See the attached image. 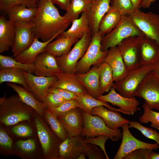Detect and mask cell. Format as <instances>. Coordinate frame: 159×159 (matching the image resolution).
I'll use <instances>...</instances> for the list:
<instances>
[{"label": "cell", "instance_id": "obj_1", "mask_svg": "<svg viewBox=\"0 0 159 159\" xmlns=\"http://www.w3.org/2000/svg\"><path fill=\"white\" fill-rule=\"evenodd\" d=\"M32 22L35 38L43 42L57 37L71 23L60 14L51 0H39L37 13Z\"/></svg>", "mask_w": 159, "mask_h": 159}, {"label": "cell", "instance_id": "obj_2", "mask_svg": "<svg viewBox=\"0 0 159 159\" xmlns=\"http://www.w3.org/2000/svg\"><path fill=\"white\" fill-rule=\"evenodd\" d=\"M142 33L128 15H122L116 26L103 37L101 41L103 51L117 46L123 40L128 37L141 35Z\"/></svg>", "mask_w": 159, "mask_h": 159}, {"label": "cell", "instance_id": "obj_3", "mask_svg": "<svg viewBox=\"0 0 159 159\" xmlns=\"http://www.w3.org/2000/svg\"><path fill=\"white\" fill-rule=\"evenodd\" d=\"M84 126L80 135L86 137L105 135L111 140L117 141L122 137L121 130H114L109 128L100 116L90 114L82 110Z\"/></svg>", "mask_w": 159, "mask_h": 159}, {"label": "cell", "instance_id": "obj_4", "mask_svg": "<svg viewBox=\"0 0 159 159\" xmlns=\"http://www.w3.org/2000/svg\"><path fill=\"white\" fill-rule=\"evenodd\" d=\"M0 103L1 108L6 111V113L1 119L5 125H14L21 121L29 120L28 106L21 100L18 95L8 98L4 96L0 98Z\"/></svg>", "mask_w": 159, "mask_h": 159}, {"label": "cell", "instance_id": "obj_5", "mask_svg": "<svg viewBox=\"0 0 159 159\" xmlns=\"http://www.w3.org/2000/svg\"><path fill=\"white\" fill-rule=\"evenodd\" d=\"M92 38L89 28L67 54L57 57L58 65L63 72L75 73L77 64L85 54Z\"/></svg>", "mask_w": 159, "mask_h": 159}, {"label": "cell", "instance_id": "obj_6", "mask_svg": "<svg viewBox=\"0 0 159 159\" xmlns=\"http://www.w3.org/2000/svg\"><path fill=\"white\" fill-rule=\"evenodd\" d=\"M156 66V64L143 65L136 69L129 71L122 80L114 83L113 87L124 97L128 98L135 97L139 86L146 75L153 70Z\"/></svg>", "mask_w": 159, "mask_h": 159}, {"label": "cell", "instance_id": "obj_7", "mask_svg": "<svg viewBox=\"0 0 159 159\" xmlns=\"http://www.w3.org/2000/svg\"><path fill=\"white\" fill-rule=\"evenodd\" d=\"M102 37L98 32L92 37L85 54L77 64L75 73H86L90 70L92 66L98 67L104 62L108 50L103 51L101 49Z\"/></svg>", "mask_w": 159, "mask_h": 159}, {"label": "cell", "instance_id": "obj_8", "mask_svg": "<svg viewBox=\"0 0 159 159\" xmlns=\"http://www.w3.org/2000/svg\"><path fill=\"white\" fill-rule=\"evenodd\" d=\"M135 96L143 99L150 109L159 110V77L153 70L147 74L140 84Z\"/></svg>", "mask_w": 159, "mask_h": 159}, {"label": "cell", "instance_id": "obj_9", "mask_svg": "<svg viewBox=\"0 0 159 159\" xmlns=\"http://www.w3.org/2000/svg\"><path fill=\"white\" fill-rule=\"evenodd\" d=\"M143 34L155 40L159 44V15L140 10L128 15Z\"/></svg>", "mask_w": 159, "mask_h": 159}, {"label": "cell", "instance_id": "obj_10", "mask_svg": "<svg viewBox=\"0 0 159 159\" xmlns=\"http://www.w3.org/2000/svg\"><path fill=\"white\" fill-rule=\"evenodd\" d=\"M117 47L128 71L136 69L142 66L138 36L125 39Z\"/></svg>", "mask_w": 159, "mask_h": 159}, {"label": "cell", "instance_id": "obj_11", "mask_svg": "<svg viewBox=\"0 0 159 159\" xmlns=\"http://www.w3.org/2000/svg\"><path fill=\"white\" fill-rule=\"evenodd\" d=\"M15 38L11 47L13 56L15 57L28 48L35 37L32 28L33 23L14 22Z\"/></svg>", "mask_w": 159, "mask_h": 159}, {"label": "cell", "instance_id": "obj_12", "mask_svg": "<svg viewBox=\"0 0 159 159\" xmlns=\"http://www.w3.org/2000/svg\"><path fill=\"white\" fill-rule=\"evenodd\" d=\"M129 123H126L121 127L122 129V140L113 159H122L127 154L138 148H148L154 150L159 148V145L157 143H148L135 138L129 130Z\"/></svg>", "mask_w": 159, "mask_h": 159}, {"label": "cell", "instance_id": "obj_13", "mask_svg": "<svg viewBox=\"0 0 159 159\" xmlns=\"http://www.w3.org/2000/svg\"><path fill=\"white\" fill-rule=\"evenodd\" d=\"M97 98L117 106L122 113L130 115H134L137 111L139 104V102L135 97H124L117 93L114 87L106 95H101Z\"/></svg>", "mask_w": 159, "mask_h": 159}, {"label": "cell", "instance_id": "obj_14", "mask_svg": "<svg viewBox=\"0 0 159 159\" xmlns=\"http://www.w3.org/2000/svg\"><path fill=\"white\" fill-rule=\"evenodd\" d=\"M56 57L46 52L40 54L37 57L34 63L35 75L53 77H57L63 73L58 65Z\"/></svg>", "mask_w": 159, "mask_h": 159}, {"label": "cell", "instance_id": "obj_15", "mask_svg": "<svg viewBox=\"0 0 159 159\" xmlns=\"http://www.w3.org/2000/svg\"><path fill=\"white\" fill-rule=\"evenodd\" d=\"M24 74L30 92L36 98L43 102L49 88L56 80L57 77L38 76L25 71Z\"/></svg>", "mask_w": 159, "mask_h": 159}, {"label": "cell", "instance_id": "obj_16", "mask_svg": "<svg viewBox=\"0 0 159 159\" xmlns=\"http://www.w3.org/2000/svg\"><path fill=\"white\" fill-rule=\"evenodd\" d=\"M57 117L68 135L72 137L80 135L84 126L82 110L80 108H74Z\"/></svg>", "mask_w": 159, "mask_h": 159}, {"label": "cell", "instance_id": "obj_17", "mask_svg": "<svg viewBox=\"0 0 159 159\" xmlns=\"http://www.w3.org/2000/svg\"><path fill=\"white\" fill-rule=\"evenodd\" d=\"M87 143L84 137L80 135L67 138L59 145V156L60 159H77L80 155L84 152Z\"/></svg>", "mask_w": 159, "mask_h": 159}, {"label": "cell", "instance_id": "obj_18", "mask_svg": "<svg viewBox=\"0 0 159 159\" xmlns=\"http://www.w3.org/2000/svg\"><path fill=\"white\" fill-rule=\"evenodd\" d=\"M142 65L156 64L159 58V44L142 34L138 36Z\"/></svg>", "mask_w": 159, "mask_h": 159}, {"label": "cell", "instance_id": "obj_19", "mask_svg": "<svg viewBox=\"0 0 159 159\" xmlns=\"http://www.w3.org/2000/svg\"><path fill=\"white\" fill-rule=\"evenodd\" d=\"M110 6V0H95L93 1L87 11L89 28L92 37L98 32L100 21Z\"/></svg>", "mask_w": 159, "mask_h": 159}, {"label": "cell", "instance_id": "obj_20", "mask_svg": "<svg viewBox=\"0 0 159 159\" xmlns=\"http://www.w3.org/2000/svg\"><path fill=\"white\" fill-rule=\"evenodd\" d=\"M107 63L111 68L114 82L122 80L127 75L128 71L117 46L110 48L104 62Z\"/></svg>", "mask_w": 159, "mask_h": 159}, {"label": "cell", "instance_id": "obj_21", "mask_svg": "<svg viewBox=\"0 0 159 159\" xmlns=\"http://www.w3.org/2000/svg\"><path fill=\"white\" fill-rule=\"evenodd\" d=\"M98 67L93 66L86 73L76 74L78 81L86 89L89 94L96 98L101 95L99 87Z\"/></svg>", "mask_w": 159, "mask_h": 159}, {"label": "cell", "instance_id": "obj_22", "mask_svg": "<svg viewBox=\"0 0 159 159\" xmlns=\"http://www.w3.org/2000/svg\"><path fill=\"white\" fill-rule=\"evenodd\" d=\"M92 113L101 117L109 128L114 130H117L124 124L130 122L123 117L119 112L110 110L103 106L94 108Z\"/></svg>", "mask_w": 159, "mask_h": 159}, {"label": "cell", "instance_id": "obj_23", "mask_svg": "<svg viewBox=\"0 0 159 159\" xmlns=\"http://www.w3.org/2000/svg\"><path fill=\"white\" fill-rule=\"evenodd\" d=\"M56 77L50 87L64 89L80 95L88 93L77 80L76 73L63 72Z\"/></svg>", "mask_w": 159, "mask_h": 159}, {"label": "cell", "instance_id": "obj_24", "mask_svg": "<svg viewBox=\"0 0 159 159\" xmlns=\"http://www.w3.org/2000/svg\"><path fill=\"white\" fill-rule=\"evenodd\" d=\"M15 38L14 22L3 15L0 17V53L7 51L12 47Z\"/></svg>", "mask_w": 159, "mask_h": 159}, {"label": "cell", "instance_id": "obj_25", "mask_svg": "<svg viewBox=\"0 0 159 159\" xmlns=\"http://www.w3.org/2000/svg\"><path fill=\"white\" fill-rule=\"evenodd\" d=\"M56 37H54L46 42H41L37 37L35 38L32 44L14 59L19 62L25 64H34L37 57L44 52L47 44Z\"/></svg>", "mask_w": 159, "mask_h": 159}, {"label": "cell", "instance_id": "obj_26", "mask_svg": "<svg viewBox=\"0 0 159 159\" xmlns=\"http://www.w3.org/2000/svg\"><path fill=\"white\" fill-rule=\"evenodd\" d=\"M79 39L69 37L58 36L55 40L49 43L44 52L58 57L67 54L73 45Z\"/></svg>", "mask_w": 159, "mask_h": 159}, {"label": "cell", "instance_id": "obj_27", "mask_svg": "<svg viewBox=\"0 0 159 159\" xmlns=\"http://www.w3.org/2000/svg\"><path fill=\"white\" fill-rule=\"evenodd\" d=\"M7 85L17 93L24 103L34 110L40 115H42L46 107L44 103L37 100L31 92L22 86L9 82H8Z\"/></svg>", "mask_w": 159, "mask_h": 159}, {"label": "cell", "instance_id": "obj_28", "mask_svg": "<svg viewBox=\"0 0 159 159\" xmlns=\"http://www.w3.org/2000/svg\"><path fill=\"white\" fill-rule=\"evenodd\" d=\"M37 8H29L17 5L10 7L4 10L9 19L14 22H31L37 13Z\"/></svg>", "mask_w": 159, "mask_h": 159}, {"label": "cell", "instance_id": "obj_29", "mask_svg": "<svg viewBox=\"0 0 159 159\" xmlns=\"http://www.w3.org/2000/svg\"><path fill=\"white\" fill-rule=\"evenodd\" d=\"M122 15L117 9L111 6L100 22L98 33L102 37L115 28Z\"/></svg>", "mask_w": 159, "mask_h": 159}, {"label": "cell", "instance_id": "obj_30", "mask_svg": "<svg viewBox=\"0 0 159 159\" xmlns=\"http://www.w3.org/2000/svg\"><path fill=\"white\" fill-rule=\"evenodd\" d=\"M35 122L37 135L44 153L47 154L56 150L57 142L54 137L39 118H36Z\"/></svg>", "mask_w": 159, "mask_h": 159}, {"label": "cell", "instance_id": "obj_31", "mask_svg": "<svg viewBox=\"0 0 159 159\" xmlns=\"http://www.w3.org/2000/svg\"><path fill=\"white\" fill-rule=\"evenodd\" d=\"M76 100L80 105L79 108L90 114H92V111L94 108L100 106H104L110 110L122 113L118 108L111 106L108 102L98 100L88 93L80 95Z\"/></svg>", "mask_w": 159, "mask_h": 159}, {"label": "cell", "instance_id": "obj_32", "mask_svg": "<svg viewBox=\"0 0 159 159\" xmlns=\"http://www.w3.org/2000/svg\"><path fill=\"white\" fill-rule=\"evenodd\" d=\"M70 27L59 36L69 37L80 39L89 29V22L87 11L81 13L80 17L74 20Z\"/></svg>", "mask_w": 159, "mask_h": 159}, {"label": "cell", "instance_id": "obj_33", "mask_svg": "<svg viewBox=\"0 0 159 159\" xmlns=\"http://www.w3.org/2000/svg\"><path fill=\"white\" fill-rule=\"evenodd\" d=\"M24 71L21 69L16 68H8L1 69L0 84L4 82H8L19 84L30 92L26 82L24 74Z\"/></svg>", "mask_w": 159, "mask_h": 159}, {"label": "cell", "instance_id": "obj_34", "mask_svg": "<svg viewBox=\"0 0 159 159\" xmlns=\"http://www.w3.org/2000/svg\"><path fill=\"white\" fill-rule=\"evenodd\" d=\"M99 74V87L101 95L108 92L113 87L114 82L112 70L106 63L103 62L98 67Z\"/></svg>", "mask_w": 159, "mask_h": 159}, {"label": "cell", "instance_id": "obj_35", "mask_svg": "<svg viewBox=\"0 0 159 159\" xmlns=\"http://www.w3.org/2000/svg\"><path fill=\"white\" fill-rule=\"evenodd\" d=\"M93 1L92 0H71L69 9L64 16L72 23L78 18L80 14L87 12Z\"/></svg>", "mask_w": 159, "mask_h": 159}, {"label": "cell", "instance_id": "obj_36", "mask_svg": "<svg viewBox=\"0 0 159 159\" xmlns=\"http://www.w3.org/2000/svg\"><path fill=\"white\" fill-rule=\"evenodd\" d=\"M13 68L21 69L24 71L33 74L34 73L35 66L34 64L22 63L11 57L0 55V68L1 69Z\"/></svg>", "mask_w": 159, "mask_h": 159}, {"label": "cell", "instance_id": "obj_37", "mask_svg": "<svg viewBox=\"0 0 159 159\" xmlns=\"http://www.w3.org/2000/svg\"><path fill=\"white\" fill-rule=\"evenodd\" d=\"M46 119L53 131L62 141L68 137V134L57 117L48 109L45 112Z\"/></svg>", "mask_w": 159, "mask_h": 159}, {"label": "cell", "instance_id": "obj_38", "mask_svg": "<svg viewBox=\"0 0 159 159\" xmlns=\"http://www.w3.org/2000/svg\"><path fill=\"white\" fill-rule=\"evenodd\" d=\"M142 107L144 113L139 117V122L143 123L150 122L151 127L158 130L159 127V112L150 109L145 103L142 105Z\"/></svg>", "mask_w": 159, "mask_h": 159}, {"label": "cell", "instance_id": "obj_39", "mask_svg": "<svg viewBox=\"0 0 159 159\" xmlns=\"http://www.w3.org/2000/svg\"><path fill=\"white\" fill-rule=\"evenodd\" d=\"M39 0H0V9L4 11L13 6L20 5L29 8H37Z\"/></svg>", "mask_w": 159, "mask_h": 159}, {"label": "cell", "instance_id": "obj_40", "mask_svg": "<svg viewBox=\"0 0 159 159\" xmlns=\"http://www.w3.org/2000/svg\"><path fill=\"white\" fill-rule=\"evenodd\" d=\"M129 127L138 129L146 137L155 140L159 145V133L156 130L145 127L136 121H130Z\"/></svg>", "mask_w": 159, "mask_h": 159}, {"label": "cell", "instance_id": "obj_41", "mask_svg": "<svg viewBox=\"0 0 159 159\" xmlns=\"http://www.w3.org/2000/svg\"><path fill=\"white\" fill-rule=\"evenodd\" d=\"M110 6L118 10L122 15H129L135 11L130 0H110Z\"/></svg>", "mask_w": 159, "mask_h": 159}, {"label": "cell", "instance_id": "obj_42", "mask_svg": "<svg viewBox=\"0 0 159 159\" xmlns=\"http://www.w3.org/2000/svg\"><path fill=\"white\" fill-rule=\"evenodd\" d=\"M79 107L80 105L77 100L73 99L66 100L59 105L48 109L57 117L73 109Z\"/></svg>", "mask_w": 159, "mask_h": 159}, {"label": "cell", "instance_id": "obj_43", "mask_svg": "<svg viewBox=\"0 0 159 159\" xmlns=\"http://www.w3.org/2000/svg\"><path fill=\"white\" fill-rule=\"evenodd\" d=\"M86 155L90 159H106L105 155L102 149L95 145L87 143L84 150Z\"/></svg>", "mask_w": 159, "mask_h": 159}, {"label": "cell", "instance_id": "obj_44", "mask_svg": "<svg viewBox=\"0 0 159 159\" xmlns=\"http://www.w3.org/2000/svg\"><path fill=\"white\" fill-rule=\"evenodd\" d=\"M153 150L148 148L137 149L127 154L122 159H149Z\"/></svg>", "mask_w": 159, "mask_h": 159}, {"label": "cell", "instance_id": "obj_45", "mask_svg": "<svg viewBox=\"0 0 159 159\" xmlns=\"http://www.w3.org/2000/svg\"><path fill=\"white\" fill-rule=\"evenodd\" d=\"M65 100L57 93L48 92L44 98L43 102L45 103L46 107L50 108L59 105Z\"/></svg>", "mask_w": 159, "mask_h": 159}, {"label": "cell", "instance_id": "obj_46", "mask_svg": "<svg viewBox=\"0 0 159 159\" xmlns=\"http://www.w3.org/2000/svg\"><path fill=\"white\" fill-rule=\"evenodd\" d=\"M85 139L86 143L99 146L104 152L106 159H110L107 154L105 147V142L107 140L109 139V137L105 135H101L96 137H86Z\"/></svg>", "mask_w": 159, "mask_h": 159}, {"label": "cell", "instance_id": "obj_47", "mask_svg": "<svg viewBox=\"0 0 159 159\" xmlns=\"http://www.w3.org/2000/svg\"><path fill=\"white\" fill-rule=\"evenodd\" d=\"M48 92L57 93L66 100L76 99L80 95L75 92L59 87H50L49 89Z\"/></svg>", "mask_w": 159, "mask_h": 159}, {"label": "cell", "instance_id": "obj_48", "mask_svg": "<svg viewBox=\"0 0 159 159\" xmlns=\"http://www.w3.org/2000/svg\"><path fill=\"white\" fill-rule=\"evenodd\" d=\"M16 145L26 153L32 152L36 148L35 142L32 139L19 140L16 143Z\"/></svg>", "mask_w": 159, "mask_h": 159}, {"label": "cell", "instance_id": "obj_49", "mask_svg": "<svg viewBox=\"0 0 159 159\" xmlns=\"http://www.w3.org/2000/svg\"><path fill=\"white\" fill-rule=\"evenodd\" d=\"M12 131L16 135L21 137L29 136L32 133V130L30 127L23 125L14 127L12 129Z\"/></svg>", "mask_w": 159, "mask_h": 159}, {"label": "cell", "instance_id": "obj_50", "mask_svg": "<svg viewBox=\"0 0 159 159\" xmlns=\"http://www.w3.org/2000/svg\"><path fill=\"white\" fill-rule=\"evenodd\" d=\"M135 11L140 10L141 7L148 8L156 0H130Z\"/></svg>", "mask_w": 159, "mask_h": 159}, {"label": "cell", "instance_id": "obj_51", "mask_svg": "<svg viewBox=\"0 0 159 159\" xmlns=\"http://www.w3.org/2000/svg\"><path fill=\"white\" fill-rule=\"evenodd\" d=\"M0 144L7 149H11L12 144V140L11 138L1 129L0 131Z\"/></svg>", "mask_w": 159, "mask_h": 159}, {"label": "cell", "instance_id": "obj_52", "mask_svg": "<svg viewBox=\"0 0 159 159\" xmlns=\"http://www.w3.org/2000/svg\"><path fill=\"white\" fill-rule=\"evenodd\" d=\"M52 3L57 5L61 9L66 11L69 9L71 0H51Z\"/></svg>", "mask_w": 159, "mask_h": 159}, {"label": "cell", "instance_id": "obj_53", "mask_svg": "<svg viewBox=\"0 0 159 159\" xmlns=\"http://www.w3.org/2000/svg\"><path fill=\"white\" fill-rule=\"evenodd\" d=\"M149 159H159V153L152 151L150 155Z\"/></svg>", "mask_w": 159, "mask_h": 159}, {"label": "cell", "instance_id": "obj_54", "mask_svg": "<svg viewBox=\"0 0 159 159\" xmlns=\"http://www.w3.org/2000/svg\"><path fill=\"white\" fill-rule=\"evenodd\" d=\"M153 71L159 77V58L157 62L156 66Z\"/></svg>", "mask_w": 159, "mask_h": 159}, {"label": "cell", "instance_id": "obj_55", "mask_svg": "<svg viewBox=\"0 0 159 159\" xmlns=\"http://www.w3.org/2000/svg\"><path fill=\"white\" fill-rule=\"evenodd\" d=\"M85 155V153L83 152L80 155L77 159H86Z\"/></svg>", "mask_w": 159, "mask_h": 159}, {"label": "cell", "instance_id": "obj_56", "mask_svg": "<svg viewBox=\"0 0 159 159\" xmlns=\"http://www.w3.org/2000/svg\"><path fill=\"white\" fill-rule=\"evenodd\" d=\"M158 130H159V127H158Z\"/></svg>", "mask_w": 159, "mask_h": 159}, {"label": "cell", "instance_id": "obj_57", "mask_svg": "<svg viewBox=\"0 0 159 159\" xmlns=\"http://www.w3.org/2000/svg\"><path fill=\"white\" fill-rule=\"evenodd\" d=\"M93 1H94L95 0H92Z\"/></svg>", "mask_w": 159, "mask_h": 159}]
</instances>
